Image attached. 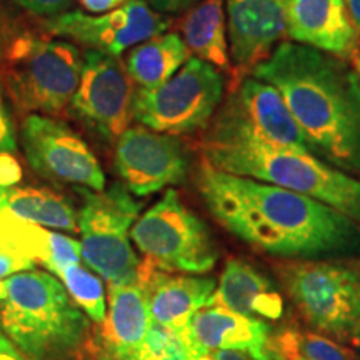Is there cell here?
Here are the masks:
<instances>
[{
    "label": "cell",
    "mask_w": 360,
    "mask_h": 360,
    "mask_svg": "<svg viewBox=\"0 0 360 360\" xmlns=\"http://www.w3.org/2000/svg\"><path fill=\"white\" fill-rule=\"evenodd\" d=\"M195 186L214 219L252 249L285 260L360 255V224L322 202L204 160Z\"/></svg>",
    "instance_id": "6da1fadb"
},
{
    "label": "cell",
    "mask_w": 360,
    "mask_h": 360,
    "mask_svg": "<svg viewBox=\"0 0 360 360\" xmlns=\"http://www.w3.org/2000/svg\"><path fill=\"white\" fill-rule=\"evenodd\" d=\"M252 77L282 94L317 157L360 179V77L355 67L307 45L282 42Z\"/></svg>",
    "instance_id": "7a4b0ae2"
},
{
    "label": "cell",
    "mask_w": 360,
    "mask_h": 360,
    "mask_svg": "<svg viewBox=\"0 0 360 360\" xmlns=\"http://www.w3.org/2000/svg\"><path fill=\"white\" fill-rule=\"evenodd\" d=\"M200 146L204 162L215 169L310 197L360 224V179L321 157L269 142L229 102L207 125Z\"/></svg>",
    "instance_id": "3957f363"
},
{
    "label": "cell",
    "mask_w": 360,
    "mask_h": 360,
    "mask_svg": "<svg viewBox=\"0 0 360 360\" xmlns=\"http://www.w3.org/2000/svg\"><path fill=\"white\" fill-rule=\"evenodd\" d=\"M0 328L27 360H70L87 345V315L45 270L0 281Z\"/></svg>",
    "instance_id": "277c9868"
},
{
    "label": "cell",
    "mask_w": 360,
    "mask_h": 360,
    "mask_svg": "<svg viewBox=\"0 0 360 360\" xmlns=\"http://www.w3.org/2000/svg\"><path fill=\"white\" fill-rule=\"evenodd\" d=\"M82 57L64 40L25 35L12 42L4 60V82L24 114L60 115L80 82Z\"/></svg>",
    "instance_id": "5b68a950"
},
{
    "label": "cell",
    "mask_w": 360,
    "mask_h": 360,
    "mask_svg": "<svg viewBox=\"0 0 360 360\" xmlns=\"http://www.w3.org/2000/svg\"><path fill=\"white\" fill-rule=\"evenodd\" d=\"M304 321L326 337L360 335V270L337 260H290L277 269Z\"/></svg>",
    "instance_id": "8992f818"
},
{
    "label": "cell",
    "mask_w": 360,
    "mask_h": 360,
    "mask_svg": "<svg viewBox=\"0 0 360 360\" xmlns=\"http://www.w3.org/2000/svg\"><path fill=\"white\" fill-rule=\"evenodd\" d=\"M84 204L79 212L82 259L107 283L139 281L141 262L130 244V231L142 210L124 184L101 192L80 188Z\"/></svg>",
    "instance_id": "52a82bcc"
},
{
    "label": "cell",
    "mask_w": 360,
    "mask_h": 360,
    "mask_svg": "<svg viewBox=\"0 0 360 360\" xmlns=\"http://www.w3.org/2000/svg\"><path fill=\"white\" fill-rule=\"evenodd\" d=\"M130 238L154 267L172 274L202 276L219 260V249L207 225L169 188L135 220Z\"/></svg>",
    "instance_id": "ba28073f"
},
{
    "label": "cell",
    "mask_w": 360,
    "mask_h": 360,
    "mask_svg": "<svg viewBox=\"0 0 360 360\" xmlns=\"http://www.w3.org/2000/svg\"><path fill=\"white\" fill-rule=\"evenodd\" d=\"M220 70L191 57L177 74L155 89H139L134 119L155 132L182 135L207 129L224 98Z\"/></svg>",
    "instance_id": "9c48e42d"
},
{
    "label": "cell",
    "mask_w": 360,
    "mask_h": 360,
    "mask_svg": "<svg viewBox=\"0 0 360 360\" xmlns=\"http://www.w3.org/2000/svg\"><path fill=\"white\" fill-rule=\"evenodd\" d=\"M134 82L119 57L85 52L79 87L69 105L80 122L105 141L117 142L134 119Z\"/></svg>",
    "instance_id": "30bf717a"
},
{
    "label": "cell",
    "mask_w": 360,
    "mask_h": 360,
    "mask_svg": "<svg viewBox=\"0 0 360 360\" xmlns=\"http://www.w3.org/2000/svg\"><path fill=\"white\" fill-rule=\"evenodd\" d=\"M25 159L45 179L101 192L105 175L77 132L51 115L29 114L20 130Z\"/></svg>",
    "instance_id": "8fae6325"
},
{
    "label": "cell",
    "mask_w": 360,
    "mask_h": 360,
    "mask_svg": "<svg viewBox=\"0 0 360 360\" xmlns=\"http://www.w3.org/2000/svg\"><path fill=\"white\" fill-rule=\"evenodd\" d=\"M170 22L142 0H125L114 11L89 15L85 12H67L45 19L49 32L119 57L127 49L150 40L167 30Z\"/></svg>",
    "instance_id": "7c38bea8"
},
{
    "label": "cell",
    "mask_w": 360,
    "mask_h": 360,
    "mask_svg": "<svg viewBox=\"0 0 360 360\" xmlns=\"http://www.w3.org/2000/svg\"><path fill=\"white\" fill-rule=\"evenodd\" d=\"M115 170L127 191L146 197L182 184L188 172V155L175 135L134 125L117 139Z\"/></svg>",
    "instance_id": "4fadbf2b"
},
{
    "label": "cell",
    "mask_w": 360,
    "mask_h": 360,
    "mask_svg": "<svg viewBox=\"0 0 360 360\" xmlns=\"http://www.w3.org/2000/svg\"><path fill=\"white\" fill-rule=\"evenodd\" d=\"M231 89L272 56L285 34L281 0H227Z\"/></svg>",
    "instance_id": "5bb4252c"
},
{
    "label": "cell",
    "mask_w": 360,
    "mask_h": 360,
    "mask_svg": "<svg viewBox=\"0 0 360 360\" xmlns=\"http://www.w3.org/2000/svg\"><path fill=\"white\" fill-rule=\"evenodd\" d=\"M186 335L191 357L215 350H238L254 360H282L267 322L222 307L200 309L193 315Z\"/></svg>",
    "instance_id": "9a60e30c"
},
{
    "label": "cell",
    "mask_w": 360,
    "mask_h": 360,
    "mask_svg": "<svg viewBox=\"0 0 360 360\" xmlns=\"http://www.w3.org/2000/svg\"><path fill=\"white\" fill-rule=\"evenodd\" d=\"M285 34L295 44L317 49L342 60L359 52L360 35L345 0H281Z\"/></svg>",
    "instance_id": "2e32d148"
},
{
    "label": "cell",
    "mask_w": 360,
    "mask_h": 360,
    "mask_svg": "<svg viewBox=\"0 0 360 360\" xmlns=\"http://www.w3.org/2000/svg\"><path fill=\"white\" fill-rule=\"evenodd\" d=\"M139 283L147 297L152 322L187 334L193 315L209 307L217 282L212 277L165 272L150 262L141 264Z\"/></svg>",
    "instance_id": "e0dca14e"
},
{
    "label": "cell",
    "mask_w": 360,
    "mask_h": 360,
    "mask_svg": "<svg viewBox=\"0 0 360 360\" xmlns=\"http://www.w3.org/2000/svg\"><path fill=\"white\" fill-rule=\"evenodd\" d=\"M227 102L269 142L317 155L274 85L249 75L229 90Z\"/></svg>",
    "instance_id": "ac0fdd59"
},
{
    "label": "cell",
    "mask_w": 360,
    "mask_h": 360,
    "mask_svg": "<svg viewBox=\"0 0 360 360\" xmlns=\"http://www.w3.org/2000/svg\"><path fill=\"white\" fill-rule=\"evenodd\" d=\"M210 305L262 321H278L283 315V299L276 283L242 259L227 260Z\"/></svg>",
    "instance_id": "d6986e66"
},
{
    "label": "cell",
    "mask_w": 360,
    "mask_h": 360,
    "mask_svg": "<svg viewBox=\"0 0 360 360\" xmlns=\"http://www.w3.org/2000/svg\"><path fill=\"white\" fill-rule=\"evenodd\" d=\"M103 340L105 352L117 360H139L152 326L147 297L141 283H109Z\"/></svg>",
    "instance_id": "ffe728a7"
},
{
    "label": "cell",
    "mask_w": 360,
    "mask_h": 360,
    "mask_svg": "<svg viewBox=\"0 0 360 360\" xmlns=\"http://www.w3.org/2000/svg\"><path fill=\"white\" fill-rule=\"evenodd\" d=\"M0 247L30 260H39L56 276L58 270L80 264V242L64 233L45 231L0 207Z\"/></svg>",
    "instance_id": "44dd1931"
},
{
    "label": "cell",
    "mask_w": 360,
    "mask_h": 360,
    "mask_svg": "<svg viewBox=\"0 0 360 360\" xmlns=\"http://www.w3.org/2000/svg\"><path fill=\"white\" fill-rule=\"evenodd\" d=\"M188 52L225 74H232L224 0H202L180 22Z\"/></svg>",
    "instance_id": "7402d4cb"
},
{
    "label": "cell",
    "mask_w": 360,
    "mask_h": 360,
    "mask_svg": "<svg viewBox=\"0 0 360 360\" xmlns=\"http://www.w3.org/2000/svg\"><path fill=\"white\" fill-rule=\"evenodd\" d=\"M191 57L184 39L170 32L139 44L129 52L124 65L139 89H155L172 79Z\"/></svg>",
    "instance_id": "603a6c76"
},
{
    "label": "cell",
    "mask_w": 360,
    "mask_h": 360,
    "mask_svg": "<svg viewBox=\"0 0 360 360\" xmlns=\"http://www.w3.org/2000/svg\"><path fill=\"white\" fill-rule=\"evenodd\" d=\"M0 207L17 217L44 227L74 232L77 219L72 205L64 197L39 187H0Z\"/></svg>",
    "instance_id": "cb8c5ba5"
},
{
    "label": "cell",
    "mask_w": 360,
    "mask_h": 360,
    "mask_svg": "<svg viewBox=\"0 0 360 360\" xmlns=\"http://www.w3.org/2000/svg\"><path fill=\"white\" fill-rule=\"evenodd\" d=\"M56 277L64 283L69 295L84 310L90 321L97 323L105 321V290H103L102 281L96 274H92L80 264H72L69 267L58 270Z\"/></svg>",
    "instance_id": "d4e9b609"
},
{
    "label": "cell",
    "mask_w": 360,
    "mask_h": 360,
    "mask_svg": "<svg viewBox=\"0 0 360 360\" xmlns=\"http://www.w3.org/2000/svg\"><path fill=\"white\" fill-rule=\"evenodd\" d=\"M276 349L282 360L302 357L305 360H355L349 350L321 334L299 332L295 328L276 335Z\"/></svg>",
    "instance_id": "484cf974"
},
{
    "label": "cell",
    "mask_w": 360,
    "mask_h": 360,
    "mask_svg": "<svg viewBox=\"0 0 360 360\" xmlns=\"http://www.w3.org/2000/svg\"><path fill=\"white\" fill-rule=\"evenodd\" d=\"M191 350L186 334L152 322L139 360H188Z\"/></svg>",
    "instance_id": "4316f807"
},
{
    "label": "cell",
    "mask_w": 360,
    "mask_h": 360,
    "mask_svg": "<svg viewBox=\"0 0 360 360\" xmlns=\"http://www.w3.org/2000/svg\"><path fill=\"white\" fill-rule=\"evenodd\" d=\"M17 150V137L13 129L12 117L4 101L2 90H0V155L13 154Z\"/></svg>",
    "instance_id": "83f0119b"
},
{
    "label": "cell",
    "mask_w": 360,
    "mask_h": 360,
    "mask_svg": "<svg viewBox=\"0 0 360 360\" xmlns=\"http://www.w3.org/2000/svg\"><path fill=\"white\" fill-rule=\"evenodd\" d=\"M13 2L30 13L51 19V17L60 15V12L69 7L70 0H13Z\"/></svg>",
    "instance_id": "f1b7e54d"
},
{
    "label": "cell",
    "mask_w": 360,
    "mask_h": 360,
    "mask_svg": "<svg viewBox=\"0 0 360 360\" xmlns=\"http://www.w3.org/2000/svg\"><path fill=\"white\" fill-rule=\"evenodd\" d=\"M35 267L34 260L22 257L19 254H13L0 247V281L13 276V274L24 272V270H32Z\"/></svg>",
    "instance_id": "f546056e"
},
{
    "label": "cell",
    "mask_w": 360,
    "mask_h": 360,
    "mask_svg": "<svg viewBox=\"0 0 360 360\" xmlns=\"http://www.w3.org/2000/svg\"><path fill=\"white\" fill-rule=\"evenodd\" d=\"M200 0H146V4H148L154 11H160V12H167V13H177L182 11H187L199 4Z\"/></svg>",
    "instance_id": "4dcf8cb0"
},
{
    "label": "cell",
    "mask_w": 360,
    "mask_h": 360,
    "mask_svg": "<svg viewBox=\"0 0 360 360\" xmlns=\"http://www.w3.org/2000/svg\"><path fill=\"white\" fill-rule=\"evenodd\" d=\"M125 0H80L85 11L92 13H105L122 6Z\"/></svg>",
    "instance_id": "1f68e13d"
},
{
    "label": "cell",
    "mask_w": 360,
    "mask_h": 360,
    "mask_svg": "<svg viewBox=\"0 0 360 360\" xmlns=\"http://www.w3.org/2000/svg\"><path fill=\"white\" fill-rule=\"evenodd\" d=\"M0 360H27L0 328Z\"/></svg>",
    "instance_id": "d6a6232c"
},
{
    "label": "cell",
    "mask_w": 360,
    "mask_h": 360,
    "mask_svg": "<svg viewBox=\"0 0 360 360\" xmlns=\"http://www.w3.org/2000/svg\"><path fill=\"white\" fill-rule=\"evenodd\" d=\"M345 6H347L350 20H352L355 30L360 35V0H345Z\"/></svg>",
    "instance_id": "836d02e7"
},
{
    "label": "cell",
    "mask_w": 360,
    "mask_h": 360,
    "mask_svg": "<svg viewBox=\"0 0 360 360\" xmlns=\"http://www.w3.org/2000/svg\"><path fill=\"white\" fill-rule=\"evenodd\" d=\"M215 360H254L244 352H238V350H215L212 354Z\"/></svg>",
    "instance_id": "e575fe53"
},
{
    "label": "cell",
    "mask_w": 360,
    "mask_h": 360,
    "mask_svg": "<svg viewBox=\"0 0 360 360\" xmlns=\"http://www.w3.org/2000/svg\"><path fill=\"white\" fill-rule=\"evenodd\" d=\"M354 65H355V70H357V74H359V77H360V49H359V52L355 53V57H354Z\"/></svg>",
    "instance_id": "d590c367"
},
{
    "label": "cell",
    "mask_w": 360,
    "mask_h": 360,
    "mask_svg": "<svg viewBox=\"0 0 360 360\" xmlns=\"http://www.w3.org/2000/svg\"><path fill=\"white\" fill-rule=\"evenodd\" d=\"M98 360H117V359L114 357V355H110L109 352H105V354L101 355V359H98Z\"/></svg>",
    "instance_id": "8d00e7d4"
},
{
    "label": "cell",
    "mask_w": 360,
    "mask_h": 360,
    "mask_svg": "<svg viewBox=\"0 0 360 360\" xmlns=\"http://www.w3.org/2000/svg\"><path fill=\"white\" fill-rule=\"evenodd\" d=\"M290 360H305V359H302V357H299V355H297V357H292Z\"/></svg>",
    "instance_id": "74e56055"
},
{
    "label": "cell",
    "mask_w": 360,
    "mask_h": 360,
    "mask_svg": "<svg viewBox=\"0 0 360 360\" xmlns=\"http://www.w3.org/2000/svg\"><path fill=\"white\" fill-rule=\"evenodd\" d=\"M355 344H357V345H359V347H360V335L357 337V339H355Z\"/></svg>",
    "instance_id": "f35d334b"
},
{
    "label": "cell",
    "mask_w": 360,
    "mask_h": 360,
    "mask_svg": "<svg viewBox=\"0 0 360 360\" xmlns=\"http://www.w3.org/2000/svg\"><path fill=\"white\" fill-rule=\"evenodd\" d=\"M355 360H357V359H355Z\"/></svg>",
    "instance_id": "ab89813d"
}]
</instances>
